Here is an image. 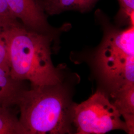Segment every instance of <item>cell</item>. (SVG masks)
<instances>
[{"label":"cell","mask_w":134,"mask_h":134,"mask_svg":"<svg viewBox=\"0 0 134 134\" xmlns=\"http://www.w3.org/2000/svg\"><path fill=\"white\" fill-rule=\"evenodd\" d=\"M0 68L10 74L7 50L5 40L1 33L0 28Z\"/></svg>","instance_id":"7c38bea8"},{"label":"cell","mask_w":134,"mask_h":134,"mask_svg":"<svg viewBox=\"0 0 134 134\" xmlns=\"http://www.w3.org/2000/svg\"><path fill=\"white\" fill-rule=\"evenodd\" d=\"M12 13L5 0H0V27L18 21Z\"/></svg>","instance_id":"30bf717a"},{"label":"cell","mask_w":134,"mask_h":134,"mask_svg":"<svg viewBox=\"0 0 134 134\" xmlns=\"http://www.w3.org/2000/svg\"><path fill=\"white\" fill-rule=\"evenodd\" d=\"M121 117L105 94L99 91L87 100L73 106L71 111V118L79 134H105L116 129L127 132Z\"/></svg>","instance_id":"277c9868"},{"label":"cell","mask_w":134,"mask_h":134,"mask_svg":"<svg viewBox=\"0 0 134 134\" xmlns=\"http://www.w3.org/2000/svg\"><path fill=\"white\" fill-rule=\"evenodd\" d=\"M24 90L21 81L14 80L9 73L0 68V105L8 107L16 105Z\"/></svg>","instance_id":"ba28073f"},{"label":"cell","mask_w":134,"mask_h":134,"mask_svg":"<svg viewBox=\"0 0 134 134\" xmlns=\"http://www.w3.org/2000/svg\"><path fill=\"white\" fill-rule=\"evenodd\" d=\"M112 96L114 99L113 104L124 119L127 133L134 134V83L113 91Z\"/></svg>","instance_id":"8992f818"},{"label":"cell","mask_w":134,"mask_h":134,"mask_svg":"<svg viewBox=\"0 0 134 134\" xmlns=\"http://www.w3.org/2000/svg\"><path fill=\"white\" fill-rule=\"evenodd\" d=\"M14 17L27 28L49 34V26L44 12L36 0H5Z\"/></svg>","instance_id":"5b68a950"},{"label":"cell","mask_w":134,"mask_h":134,"mask_svg":"<svg viewBox=\"0 0 134 134\" xmlns=\"http://www.w3.org/2000/svg\"><path fill=\"white\" fill-rule=\"evenodd\" d=\"M60 84L24 90L16 103L20 124L27 134L70 132L72 108Z\"/></svg>","instance_id":"7a4b0ae2"},{"label":"cell","mask_w":134,"mask_h":134,"mask_svg":"<svg viewBox=\"0 0 134 134\" xmlns=\"http://www.w3.org/2000/svg\"><path fill=\"white\" fill-rule=\"evenodd\" d=\"M97 62L102 77L113 91L134 83V25L106 35Z\"/></svg>","instance_id":"3957f363"},{"label":"cell","mask_w":134,"mask_h":134,"mask_svg":"<svg viewBox=\"0 0 134 134\" xmlns=\"http://www.w3.org/2000/svg\"><path fill=\"white\" fill-rule=\"evenodd\" d=\"M120 14L134 25V0H118Z\"/></svg>","instance_id":"8fae6325"},{"label":"cell","mask_w":134,"mask_h":134,"mask_svg":"<svg viewBox=\"0 0 134 134\" xmlns=\"http://www.w3.org/2000/svg\"><path fill=\"white\" fill-rule=\"evenodd\" d=\"M0 134H27L10 107L0 105Z\"/></svg>","instance_id":"9c48e42d"},{"label":"cell","mask_w":134,"mask_h":134,"mask_svg":"<svg viewBox=\"0 0 134 134\" xmlns=\"http://www.w3.org/2000/svg\"><path fill=\"white\" fill-rule=\"evenodd\" d=\"M99 0H41L39 4L43 12L51 15L67 10H77L81 13L88 11Z\"/></svg>","instance_id":"52a82bcc"},{"label":"cell","mask_w":134,"mask_h":134,"mask_svg":"<svg viewBox=\"0 0 134 134\" xmlns=\"http://www.w3.org/2000/svg\"><path fill=\"white\" fill-rule=\"evenodd\" d=\"M1 33L13 79L29 81L31 86L60 83V74L51 60L50 34L32 30L19 21L1 27Z\"/></svg>","instance_id":"6da1fadb"}]
</instances>
